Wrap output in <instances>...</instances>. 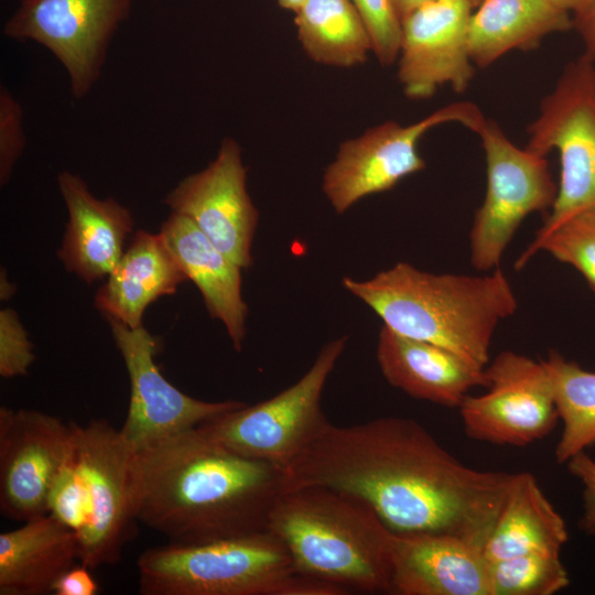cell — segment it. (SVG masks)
<instances>
[{
  "label": "cell",
  "instance_id": "obj_1",
  "mask_svg": "<svg viewBox=\"0 0 595 595\" xmlns=\"http://www.w3.org/2000/svg\"><path fill=\"white\" fill-rule=\"evenodd\" d=\"M512 477L464 465L412 419L383 416L328 422L285 466V491L332 488L367 504L397 536L445 534L484 550Z\"/></svg>",
  "mask_w": 595,
  "mask_h": 595
},
{
  "label": "cell",
  "instance_id": "obj_2",
  "mask_svg": "<svg viewBox=\"0 0 595 595\" xmlns=\"http://www.w3.org/2000/svg\"><path fill=\"white\" fill-rule=\"evenodd\" d=\"M128 490L136 521L170 543L202 544L268 531L285 468L194 428L133 451Z\"/></svg>",
  "mask_w": 595,
  "mask_h": 595
},
{
  "label": "cell",
  "instance_id": "obj_3",
  "mask_svg": "<svg viewBox=\"0 0 595 595\" xmlns=\"http://www.w3.org/2000/svg\"><path fill=\"white\" fill-rule=\"evenodd\" d=\"M392 331L444 347L485 368L498 324L518 302L505 273L486 275L422 271L399 262L368 280L342 279Z\"/></svg>",
  "mask_w": 595,
  "mask_h": 595
},
{
  "label": "cell",
  "instance_id": "obj_4",
  "mask_svg": "<svg viewBox=\"0 0 595 595\" xmlns=\"http://www.w3.org/2000/svg\"><path fill=\"white\" fill-rule=\"evenodd\" d=\"M268 530L283 542L298 573L348 593L390 594L394 533L360 499L323 486L286 490Z\"/></svg>",
  "mask_w": 595,
  "mask_h": 595
},
{
  "label": "cell",
  "instance_id": "obj_5",
  "mask_svg": "<svg viewBox=\"0 0 595 595\" xmlns=\"http://www.w3.org/2000/svg\"><path fill=\"white\" fill-rule=\"evenodd\" d=\"M137 570L143 595H299L302 583L285 545L269 530L153 547L140 554Z\"/></svg>",
  "mask_w": 595,
  "mask_h": 595
},
{
  "label": "cell",
  "instance_id": "obj_6",
  "mask_svg": "<svg viewBox=\"0 0 595 595\" xmlns=\"http://www.w3.org/2000/svg\"><path fill=\"white\" fill-rule=\"evenodd\" d=\"M528 134V151L547 156L555 150L560 160L556 197L538 241L574 214L595 208L594 60L582 54L564 67Z\"/></svg>",
  "mask_w": 595,
  "mask_h": 595
},
{
  "label": "cell",
  "instance_id": "obj_7",
  "mask_svg": "<svg viewBox=\"0 0 595 595\" xmlns=\"http://www.w3.org/2000/svg\"><path fill=\"white\" fill-rule=\"evenodd\" d=\"M346 343L342 336L325 344L310 369L274 397L219 414L197 430L236 453L288 466L329 422L322 394Z\"/></svg>",
  "mask_w": 595,
  "mask_h": 595
},
{
  "label": "cell",
  "instance_id": "obj_8",
  "mask_svg": "<svg viewBox=\"0 0 595 595\" xmlns=\"http://www.w3.org/2000/svg\"><path fill=\"white\" fill-rule=\"evenodd\" d=\"M485 152L487 186L469 234L470 263L477 270L497 269L522 220L551 209L558 184L545 156L518 148L493 120L476 132Z\"/></svg>",
  "mask_w": 595,
  "mask_h": 595
},
{
  "label": "cell",
  "instance_id": "obj_9",
  "mask_svg": "<svg viewBox=\"0 0 595 595\" xmlns=\"http://www.w3.org/2000/svg\"><path fill=\"white\" fill-rule=\"evenodd\" d=\"M479 108L469 101L446 105L425 118L402 126L386 121L343 142L323 175V192L337 214L361 198L386 192L402 178L425 167L418 151L421 138L434 127L458 122L477 132L485 122Z\"/></svg>",
  "mask_w": 595,
  "mask_h": 595
},
{
  "label": "cell",
  "instance_id": "obj_10",
  "mask_svg": "<svg viewBox=\"0 0 595 595\" xmlns=\"http://www.w3.org/2000/svg\"><path fill=\"white\" fill-rule=\"evenodd\" d=\"M132 0H19L3 34L32 41L64 67L72 95L85 98L98 83L111 41L131 11Z\"/></svg>",
  "mask_w": 595,
  "mask_h": 595
},
{
  "label": "cell",
  "instance_id": "obj_11",
  "mask_svg": "<svg viewBox=\"0 0 595 595\" xmlns=\"http://www.w3.org/2000/svg\"><path fill=\"white\" fill-rule=\"evenodd\" d=\"M487 391L467 394L458 407L473 440L524 446L549 435L559 412L543 360L506 350L485 367Z\"/></svg>",
  "mask_w": 595,
  "mask_h": 595
},
{
  "label": "cell",
  "instance_id": "obj_12",
  "mask_svg": "<svg viewBox=\"0 0 595 595\" xmlns=\"http://www.w3.org/2000/svg\"><path fill=\"white\" fill-rule=\"evenodd\" d=\"M77 462L90 501V516L77 534L78 560L90 570L120 561L136 520L129 502L132 448L106 420L72 423Z\"/></svg>",
  "mask_w": 595,
  "mask_h": 595
},
{
  "label": "cell",
  "instance_id": "obj_13",
  "mask_svg": "<svg viewBox=\"0 0 595 595\" xmlns=\"http://www.w3.org/2000/svg\"><path fill=\"white\" fill-rule=\"evenodd\" d=\"M75 450L72 423L36 410L0 407V509L17 520L47 513L58 472Z\"/></svg>",
  "mask_w": 595,
  "mask_h": 595
},
{
  "label": "cell",
  "instance_id": "obj_14",
  "mask_svg": "<svg viewBox=\"0 0 595 595\" xmlns=\"http://www.w3.org/2000/svg\"><path fill=\"white\" fill-rule=\"evenodd\" d=\"M130 381V400L120 429L132 451L164 440L234 409L236 400L203 401L170 383L159 370L154 355L155 338L143 326L127 327L108 320Z\"/></svg>",
  "mask_w": 595,
  "mask_h": 595
},
{
  "label": "cell",
  "instance_id": "obj_15",
  "mask_svg": "<svg viewBox=\"0 0 595 595\" xmlns=\"http://www.w3.org/2000/svg\"><path fill=\"white\" fill-rule=\"evenodd\" d=\"M163 202L171 213L190 218L242 269L251 266L259 213L248 194L247 169L234 138H224L216 158L180 181Z\"/></svg>",
  "mask_w": 595,
  "mask_h": 595
},
{
  "label": "cell",
  "instance_id": "obj_16",
  "mask_svg": "<svg viewBox=\"0 0 595 595\" xmlns=\"http://www.w3.org/2000/svg\"><path fill=\"white\" fill-rule=\"evenodd\" d=\"M475 8L469 0H430L401 19L398 78L404 95L430 98L448 85L465 91L475 74L468 24Z\"/></svg>",
  "mask_w": 595,
  "mask_h": 595
},
{
  "label": "cell",
  "instance_id": "obj_17",
  "mask_svg": "<svg viewBox=\"0 0 595 595\" xmlns=\"http://www.w3.org/2000/svg\"><path fill=\"white\" fill-rule=\"evenodd\" d=\"M57 186L68 215L60 260L87 283L107 278L133 230L130 209L112 197H96L85 180L67 170L57 175Z\"/></svg>",
  "mask_w": 595,
  "mask_h": 595
},
{
  "label": "cell",
  "instance_id": "obj_18",
  "mask_svg": "<svg viewBox=\"0 0 595 595\" xmlns=\"http://www.w3.org/2000/svg\"><path fill=\"white\" fill-rule=\"evenodd\" d=\"M484 550L456 537H393L390 594L490 595Z\"/></svg>",
  "mask_w": 595,
  "mask_h": 595
},
{
  "label": "cell",
  "instance_id": "obj_19",
  "mask_svg": "<svg viewBox=\"0 0 595 595\" xmlns=\"http://www.w3.org/2000/svg\"><path fill=\"white\" fill-rule=\"evenodd\" d=\"M376 357L385 379L412 398L458 408L475 387L486 388L485 368L439 345L382 325Z\"/></svg>",
  "mask_w": 595,
  "mask_h": 595
},
{
  "label": "cell",
  "instance_id": "obj_20",
  "mask_svg": "<svg viewBox=\"0 0 595 595\" xmlns=\"http://www.w3.org/2000/svg\"><path fill=\"white\" fill-rule=\"evenodd\" d=\"M172 256L199 290L209 315L219 320L240 351L248 306L241 293V270L187 217L171 213L159 231Z\"/></svg>",
  "mask_w": 595,
  "mask_h": 595
},
{
  "label": "cell",
  "instance_id": "obj_21",
  "mask_svg": "<svg viewBox=\"0 0 595 595\" xmlns=\"http://www.w3.org/2000/svg\"><path fill=\"white\" fill-rule=\"evenodd\" d=\"M186 280L160 234L138 230L97 291L94 304L107 321L137 328L152 302L174 294Z\"/></svg>",
  "mask_w": 595,
  "mask_h": 595
},
{
  "label": "cell",
  "instance_id": "obj_22",
  "mask_svg": "<svg viewBox=\"0 0 595 595\" xmlns=\"http://www.w3.org/2000/svg\"><path fill=\"white\" fill-rule=\"evenodd\" d=\"M78 539L51 513L0 534V594L43 595L78 559Z\"/></svg>",
  "mask_w": 595,
  "mask_h": 595
},
{
  "label": "cell",
  "instance_id": "obj_23",
  "mask_svg": "<svg viewBox=\"0 0 595 595\" xmlns=\"http://www.w3.org/2000/svg\"><path fill=\"white\" fill-rule=\"evenodd\" d=\"M475 9L468 45L478 67L515 50L536 48L547 35L573 29V17L551 0H483Z\"/></svg>",
  "mask_w": 595,
  "mask_h": 595
},
{
  "label": "cell",
  "instance_id": "obj_24",
  "mask_svg": "<svg viewBox=\"0 0 595 595\" xmlns=\"http://www.w3.org/2000/svg\"><path fill=\"white\" fill-rule=\"evenodd\" d=\"M569 539L564 519L528 472L513 473L502 509L484 547L487 561L528 553L560 554Z\"/></svg>",
  "mask_w": 595,
  "mask_h": 595
},
{
  "label": "cell",
  "instance_id": "obj_25",
  "mask_svg": "<svg viewBox=\"0 0 595 595\" xmlns=\"http://www.w3.org/2000/svg\"><path fill=\"white\" fill-rule=\"evenodd\" d=\"M294 13L299 41L316 63L353 67L372 52L370 34L350 0H305Z\"/></svg>",
  "mask_w": 595,
  "mask_h": 595
},
{
  "label": "cell",
  "instance_id": "obj_26",
  "mask_svg": "<svg viewBox=\"0 0 595 595\" xmlns=\"http://www.w3.org/2000/svg\"><path fill=\"white\" fill-rule=\"evenodd\" d=\"M549 371L563 430L555 459L566 463L595 444V372L551 350L543 360Z\"/></svg>",
  "mask_w": 595,
  "mask_h": 595
},
{
  "label": "cell",
  "instance_id": "obj_27",
  "mask_svg": "<svg viewBox=\"0 0 595 595\" xmlns=\"http://www.w3.org/2000/svg\"><path fill=\"white\" fill-rule=\"evenodd\" d=\"M488 563L490 595H552L570 583L560 554L536 552Z\"/></svg>",
  "mask_w": 595,
  "mask_h": 595
},
{
  "label": "cell",
  "instance_id": "obj_28",
  "mask_svg": "<svg viewBox=\"0 0 595 595\" xmlns=\"http://www.w3.org/2000/svg\"><path fill=\"white\" fill-rule=\"evenodd\" d=\"M539 251L576 269L595 292V208L574 214L542 239L532 241L517 259L516 270Z\"/></svg>",
  "mask_w": 595,
  "mask_h": 595
},
{
  "label": "cell",
  "instance_id": "obj_29",
  "mask_svg": "<svg viewBox=\"0 0 595 595\" xmlns=\"http://www.w3.org/2000/svg\"><path fill=\"white\" fill-rule=\"evenodd\" d=\"M47 513L75 531L76 536L89 520V495L77 462L76 450L65 462L51 486Z\"/></svg>",
  "mask_w": 595,
  "mask_h": 595
},
{
  "label": "cell",
  "instance_id": "obj_30",
  "mask_svg": "<svg viewBox=\"0 0 595 595\" xmlns=\"http://www.w3.org/2000/svg\"><path fill=\"white\" fill-rule=\"evenodd\" d=\"M372 41V52L383 66L391 65L399 55L401 18L393 0H350Z\"/></svg>",
  "mask_w": 595,
  "mask_h": 595
},
{
  "label": "cell",
  "instance_id": "obj_31",
  "mask_svg": "<svg viewBox=\"0 0 595 595\" xmlns=\"http://www.w3.org/2000/svg\"><path fill=\"white\" fill-rule=\"evenodd\" d=\"M26 147L24 111L21 102L0 85V184L6 185Z\"/></svg>",
  "mask_w": 595,
  "mask_h": 595
},
{
  "label": "cell",
  "instance_id": "obj_32",
  "mask_svg": "<svg viewBox=\"0 0 595 595\" xmlns=\"http://www.w3.org/2000/svg\"><path fill=\"white\" fill-rule=\"evenodd\" d=\"M33 344L15 311H0V375L3 378L23 376L33 364Z\"/></svg>",
  "mask_w": 595,
  "mask_h": 595
},
{
  "label": "cell",
  "instance_id": "obj_33",
  "mask_svg": "<svg viewBox=\"0 0 595 595\" xmlns=\"http://www.w3.org/2000/svg\"><path fill=\"white\" fill-rule=\"evenodd\" d=\"M572 476L583 485V515L578 520L580 529L587 534H595V461L581 452L567 462Z\"/></svg>",
  "mask_w": 595,
  "mask_h": 595
},
{
  "label": "cell",
  "instance_id": "obj_34",
  "mask_svg": "<svg viewBox=\"0 0 595 595\" xmlns=\"http://www.w3.org/2000/svg\"><path fill=\"white\" fill-rule=\"evenodd\" d=\"M89 567L82 564L73 565L54 584L52 593L56 595H95L99 587L89 572Z\"/></svg>",
  "mask_w": 595,
  "mask_h": 595
},
{
  "label": "cell",
  "instance_id": "obj_35",
  "mask_svg": "<svg viewBox=\"0 0 595 595\" xmlns=\"http://www.w3.org/2000/svg\"><path fill=\"white\" fill-rule=\"evenodd\" d=\"M573 29L583 43V55L595 61V0L581 13L573 17Z\"/></svg>",
  "mask_w": 595,
  "mask_h": 595
},
{
  "label": "cell",
  "instance_id": "obj_36",
  "mask_svg": "<svg viewBox=\"0 0 595 595\" xmlns=\"http://www.w3.org/2000/svg\"><path fill=\"white\" fill-rule=\"evenodd\" d=\"M556 7L569 12L572 17L581 13L592 0H551Z\"/></svg>",
  "mask_w": 595,
  "mask_h": 595
},
{
  "label": "cell",
  "instance_id": "obj_37",
  "mask_svg": "<svg viewBox=\"0 0 595 595\" xmlns=\"http://www.w3.org/2000/svg\"><path fill=\"white\" fill-rule=\"evenodd\" d=\"M430 0H393L397 11L402 19L405 14L412 11L414 8Z\"/></svg>",
  "mask_w": 595,
  "mask_h": 595
},
{
  "label": "cell",
  "instance_id": "obj_38",
  "mask_svg": "<svg viewBox=\"0 0 595 595\" xmlns=\"http://www.w3.org/2000/svg\"><path fill=\"white\" fill-rule=\"evenodd\" d=\"M13 293V285L9 284L6 272L1 271V300H7Z\"/></svg>",
  "mask_w": 595,
  "mask_h": 595
},
{
  "label": "cell",
  "instance_id": "obj_39",
  "mask_svg": "<svg viewBox=\"0 0 595 595\" xmlns=\"http://www.w3.org/2000/svg\"><path fill=\"white\" fill-rule=\"evenodd\" d=\"M305 0H278L280 7L295 12Z\"/></svg>",
  "mask_w": 595,
  "mask_h": 595
},
{
  "label": "cell",
  "instance_id": "obj_40",
  "mask_svg": "<svg viewBox=\"0 0 595 595\" xmlns=\"http://www.w3.org/2000/svg\"><path fill=\"white\" fill-rule=\"evenodd\" d=\"M474 8L482 3L483 0H469Z\"/></svg>",
  "mask_w": 595,
  "mask_h": 595
}]
</instances>
